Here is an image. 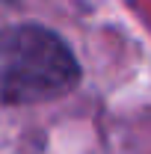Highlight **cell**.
Wrapping results in <instances>:
<instances>
[{
    "mask_svg": "<svg viewBox=\"0 0 151 154\" xmlns=\"http://www.w3.org/2000/svg\"><path fill=\"white\" fill-rule=\"evenodd\" d=\"M80 83L71 48L42 24L0 30V104H42L68 95Z\"/></svg>",
    "mask_w": 151,
    "mask_h": 154,
    "instance_id": "6da1fadb",
    "label": "cell"
}]
</instances>
